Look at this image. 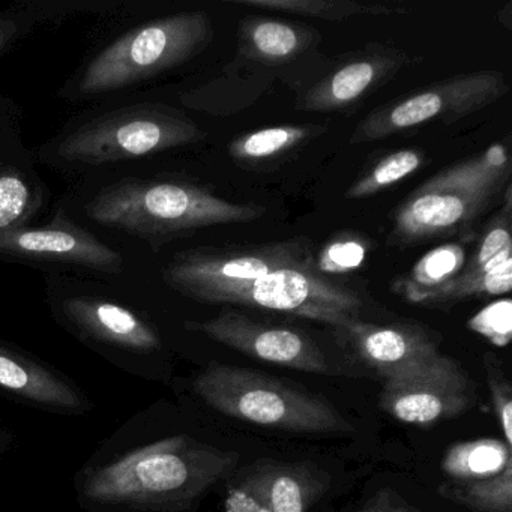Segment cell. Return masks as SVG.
Wrapping results in <instances>:
<instances>
[{
    "label": "cell",
    "mask_w": 512,
    "mask_h": 512,
    "mask_svg": "<svg viewBox=\"0 0 512 512\" xmlns=\"http://www.w3.org/2000/svg\"><path fill=\"white\" fill-rule=\"evenodd\" d=\"M485 370H487L488 388H490L491 401L494 413L502 428L503 440L512 446V388L505 374L496 365L491 364L485 356Z\"/></svg>",
    "instance_id": "f546056e"
},
{
    "label": "cell",
    "mask_w": 512,
    "mask_h": 512,
    "mask_svg": "<svg viewBox=\"0 0 512 512\" xmlns=\"http://www.w3.org/2000/svg\"><path fill=\"white\" fill-rule=\"evenodd\" d=\"M361 512H421L407 505L401 497L392 491H382L374 497L370 505L365 506Z\"/></svg>",
    "instance_id": "1f68e13d"
},
{
    "label": "cell",
    "mask_w": 512,
    "mask_h": 512,
    "mask_svg": "<svg viewBox=\"0 0 512 512\" xmlns=\"http://www.w3.org/2000/svg\"><path fill=\"white\" fill-rule=\"evenodd\" d=\"M476 334L487 338L494 346L505 347L512 337V302L505 298L491 302L467 322Z\"/></svg>",
    "instance_id": "f1b7e54d"
},
{
    "label": "cell",
    "mask_w": 512,
    "mask_h": 512,
    "mask_svg": "<svg viewBox=\"0 0 512 512\" xmlns=\"http://www.w3.org/2000/svg\"><path fill=\"white\" fill-rule=\"evenodd\" d=\"M31 20L26 19V14H4L0 16V53L10 47L17 38L22 37Z\"/></svg>",
    "instance_id": "4dcf8cb0"
},
{
    "label": "cell",
    "mask_w": 512,
    "mask_h": 512,
    "mask_svg": "<svg viewBox=\"0 0 512 512\" xmlns=\"http://www.w3.org/2000/svg\"><path fill=\"white\" fill-rule=\"evenodd\" d=\"M0 253L83 266L103 274H121L124 259L88 230L67 220L46 227L0 232Z\"/></svg>",
    "instance_id": "9a60e30c"
},
{
    "label": "cell",
    "mask_w": 512,
    "mask_h": 512,
    "mask_svg": "<svg viewBox=\"0 0 512 512\" xmlns=\"http://www.w3.org/2000/svg\"><path fill=\"white\" fill-rule=\"evenodd\" d=\"M509 139L458 161L419 185L394 212L388 244L410 247L431 239H475L476 221L511 184Z\"/></svg>",
    "instance_id": "6da1fadb"
},
{
    "label": "cell",
    "mask_w": 512,
    "mask_h": 512,
    "mask_svg": "<svg viewBox=\"0 0 512 512\" xmlns=\"http://www.w3.org/2000/svg\"><path fill=\"white\" fill-rule=\"evenodd\" d=\"M0 389L55 409L79 410L85 407V398L73 385L37 362L2 346Z\"/></svg>",
    "instance_id": "ffe728a7"
},
{
    "label": "cell",
    "mask_w": 512,
    "mask_h": 512,
    "mask_svg": "<svg viewBox=\"0 0 512 512\" xmlns=\"http://www.w3.org/2000/svg\"><path fill=\"white\" fill-rule=\"evenodd\" d=\"M238 461L187 437H170L137 449L88 476L83 493L100 503L179 506L205 493Z\"/></svg>",
    "instance_id": "3957f363"
},
{
    "label": "cell",
    "mask_w": 512,
    "mask_h": 512,
    "mask_svg": "<svg viewBox=\"0 0 512 512\" xmlns=\"http://www.w3.org/2000/svg\"><path fill=\"white\" fill-rule=\"evenodd\" d=\"M313 257V245L307 238L250 247L196 248L173 257L163 268V280L181 295L206 304L221 290L287 266L308 265Z\"/></svg>",
    "instance_id": "ba28073f"
},
{
    "label": "cell",
    "mask_w": 512,
    "mask_h": 512,
    "mask_svg": "<svg viewBox=\"0 0 512 512\" xmlns=\"http://www.w3.org/2000/svg\"><path fill=\"white\" fill-rule=\"evenodd\" d=\"M379 404L403 424L433 425L467 412L475 389L457 361L436 352L388 377Z\"/></svg>",
    "instance_id": "30bf717a"
},
{
    "label": "cell",
    "mask_w": 512,
    "mask_h": 512,
    "mask_svg": "<svg viewBox=\"0 0 512 512\" xmlns=\"http://www.w3.org/2000/svg\"><path fill=\"white\" fill-rule=\"evenodd\" d=\"M343 329L359 358L385 379L437 352L433 338L415 326L373 325L356 319Z\"/></svg>",
    "instance_id": "e0dca14e"
},
{
    "label": "cell",
    "mask_w": 512,
    "mask_h": 512,
    "mask_svg": "<svg viewBox=\"0 0 512 512\" xmlns=\"http://www.w3.org/2000/svg\"><path fill=\"white\" fill-rule=\"evenodd\" d=\"M65 317L95 340L122 349L151 352L160 347V335L134 311L106 299L74 296L62 304Z\"/></svg>",
    "instance_id": "ac0fdd59"
},
{
    "label": "cell",
    "mask_w": 512,
    "mask_h": 512,
    "mask_svg": "<svg viewBox=\"0 0 512 512\" xmlns=\"http://www.w3.org/2000/svg\"><path fill=\"white\" fill-rule=\"evenodd\" d=\"M427 163V155L418 148H404L374 161L353 184L347 188L344 197L350 200L368 199L400 184L404 179L419 172Z\"/></svg>",
    "instance_id": "d4e9b609"
},
{
    "label": "cell",
    "mask_w": 512,
    "mask_h": 512,
    "mask_svg": "<svg viewBox=\"0 0 512 512\" xmlns=\"http://www.w3.org/2000/svg\"><path fill=\"white\" fill-rule=\"evenodd\" d=\"M439 491L475 512H512V464L491 478L442 485Z\"/></svg>",
    "instance_id": "4316f807"
},
{
    "label": "cell",
    "mask_w": 512,
    "mask_h": 512,
    "mask_svg": "<svg viewBox=\"0 0 512 512\" xmlns=\"http://www.w3.org/2000/svg\"><path fill=\"white\" fill-rule=\"evenodd\" d=\"M371 250V241L356 233H341L314 254L313 269L322 277L355 272L364 265Z\"/></svg>",
    "instance_id": "83f0119b"
},
{
    "label": "cell",
    "mask_w": 512,
    "mask_h": 512,
    "mask_svg": "<svg viewBox=\"0 0 512 512\" xmlns=\"http://www.w3.org/2000/svg\"><path fill=\"white\" fill-rule=\"evenodd\" d=\"M91 220L157 245L206 227L251 223L266 214L256 203H235L188 181L125 179L101 190L86 206Z\"/></svg>",
    "instance_id": "7a4b0ae2"
},
{
    "label": "cell",
    "mask_w": 512,
    "mask_h": 512,
    "mask_svg": "<svg viewBox=\"0 0 512 512\" xmlns=\"http://www.w3.org/2000/svg\"><path fill=\"white\" fill-rule=\"evenodd\" d=\"M320 43V32L304 23L250 16L239 22L236 56L275 71L280 80L298 85L299 92L308 85L304 67L313 61Z\"/></svg>",
    "instance_id": "5bb4252c"
},
{
    "label": "cell",
    "mask_w": 512,
    "mask_h": 512,
    "mask_svg": "<svg viewBox=\"0 0 512 512\" xmlns=\"http://www.w3.org/2000/svg\"><path fill=\"white\" fill-rule=\"evenodd\" d=\"M509 92L505 74L478 70L424 86L370 113L350 136V145L385 140L431 122L460 121L487 109Z\"/></svg>",
    "instance_id": "52a82bcc"
},
{
    "label": "cell",
    "mask_w": 512,
    "mask_h": 512,
    "mask_svg": "<svg viewBox=\"0 0 512 512\" xmlns=\"http://www.w3.org/2000/svg\"><path fill=\"white\" fill-rule=\"evenodd\" d=\"M206 304L262 308L338 328L358 319L362 307L361 298L355 292L317 274L313 263L287 266L250 283L221 290Z\"/></svg>",
    "instance_id": "9c48e42d"
},
{
    "label": "cell",
    "mask_w": 512,
    "mask_h": 512,
    "mask_svg": "<svg viewBox=\"0 0 512 512\" xmlns=\"http://www.w3.org/2000/svg\"><path fill=\"white\" fill-rule=\"evenodd\" d=\"M205 137V131L181 110L145 104L106 113L74 128L59 140L56 155L64 163L103 166L196 145Z\"/></svg>",
    "instance_id": "8992f818"
},
{
    "label": "cell",
    "mask_w": 512,
    "mask_h": 512,
    "mask_svg": "<svg viewBox=\"0 0 512 512\" xmlns=\"http://www.w3.org/2000/svg\"><path fill=\"white\" fill-rule=\"evenodd\" d=\"M43 194L37 181H32L16 167L0 169V232L20 229L40 208Z\"/></svg>",
    "instance_id": "484cf974"
},
{
    "label": "cell",
    "mask_w": 512,
    "mask_h": 512,
    "mask_svg": "<svg viewBox=\"0 0 512 512\" xmlns=\"http://www.w3.org/2000/svg\"><path fill=\"white\" fill-rule=\"evenodd\" d=\"M214 41L205 11L173 14L131 29L98 53L77 80L80 97L121 91L187 64Z\"/></svg>",
    "instance_id": "277c9868"
},
{
    "label": "cell",
    "mask_w": 512,
    "mask_h": 512,
    "mask_svg": "<svg viewBox=\"0 0 512 512\" xmlns=\"http://www.w3.org/2000/svg\"><path fill=\"white\" fill-rule=\"evenodd\" d=\"M500 211L491 217L467 256L460 274L442 289L425 296L422 307H451L472 298H490L511 292L512 287V185L500 200Z\"/></svg>",
    "instance_id": "4fadbf2b"
},
{
    "label": "cell",
    "mask_w": 512,
    "mask_h": 512,
    "mask_svg": "<svg viewBox=\"0 0 512 512\" xmlns=\"http://www.w3.org/2000/svg\"><path fill=\"white\" fill-rule=\"evenodd\" d=\"M232 4L253 10L296 14L326 22H344L359 16L407 14L404 5L362 4L356 0H233Z\"/></svg>",
    "instance_id": "cb8c5ba5"
},
{
    "label": "cell",
    "mask_w": 512,
    "mask_h": 512,
    "mask_svg": "<svg viewBox=\"0 0 512 512\" xmlns=\"http://www.w3.org/2000/svg\"><path fill=\"white\" fill-rule=\"evenodd\" d=\"M322 487L308 467L265 464L230 490L226 512H308Z\"/></svg>",
    "instance_id": "2e32d148"
},
{
    "label": "cell",
    "mask_w": 512,
    "mask_h": 512,
    "mask_svg": "<svg viewBox=\"0 0 512 512\" xmlns=\"http://www.w3.org/2000/svg\"><path fill=\"white\" fill-rule=\"evenodd\" d=\"M280 80L275 71L236 56L211 82L184 94L190 109L214 116H230L254 106Z\"/></svg>",
    "instance_id": "d6986e66"
},
{
    "label": "cell",
    "mask_w": 512,
    "mask_h": 512,
    "mask_svg": "<svg viewBox=\"0 0 512 512\" xmlns=\"http://www.w3.org/2000/svg\"><path fill=\"white\" fill-rule=\"evenodd\" d=\"M187 328L202 332L250 358L305 373H328L329 365L313 338L299 329L257 322L233 308H226L214 319L187 323Z\"/></svg>",
    "instance_id": "7c38bea8"
},
{
    "label": "cell",
    "mask_w": 512,
    "mask_h": 512,
    "mask_svg": "<svg viewBox=\"0 0 512 512\" xmlns=\"http://www.w3.org/2000/svg\"><path fill=\"white\" fill-rule=\"evenodd\" d=\"M208 406L230 418L295 433H344L352 425L332 404L268 374L212 364L194 382Z\"/></svg>",
    "instance_id": "5b68a950"
},
{
    "label": "cell",
    "mask_w": 512,
    "mask_h": 512,
    "mask_svg": "<svg viewBox=\"0 0 512 512\" xmlns=\"http://www.w3.org/2000/svg\"><path fill=\"white\" fill-rule=\"evenodd\" d=\"M467 259L463 242L439 245L422 256L403 277L392 283V292L418 305L425 296L451 283Z\"/></svg>",
    "instance_id": "7402d4cb"
},
{
    "label": "cell",
    "mask_w": 512,
    "mask_h": 512,
    "mask_svg": "<svg viewBox=\"0 0 512 512\" xmlns=\"http://www.w3.org/2000/svg\"><path fill=\"white\" fill-rule=\"evenodd\" d=\"M512 464L511 446L505 440L485 437L449 446L442 470L455 481L469 482L491 478Z\"/></svg>",
    "instance_id": "603a6c76"
},
{
    "label": "cell",
    "mask_w": 512,
    "mask_h": 512,
    "mask_svg": "<svg viewBox=\"0 0 512 512\" xmlns=\"http://www.w3.org/2000/svg\"><path fill=\"white\" fill-rule=\"evenodd\" d=\"M419 62V56L379 43L329 59L325 71L296 95V110L349 115L401 71Z\"/></svg>",
    "instance_id": "8fae6325"
},
{
    "label": "cell",
    "mask_w": 512,
    "mask_h": 512,
    "mask_svg": "<svg viewBox=\"0 0 512 512\" xmlns=\"http://www.w3.org/2000/svg\"><path fill=\"white\" fill-rule=\"evenodd\" d=\"M323 125H278L235 137L229 143L230 158L245 169H271L284 163L311 140L326 133Z\"/></svg>",
    "instance_id": "44dd1931"
}]
</instances>
